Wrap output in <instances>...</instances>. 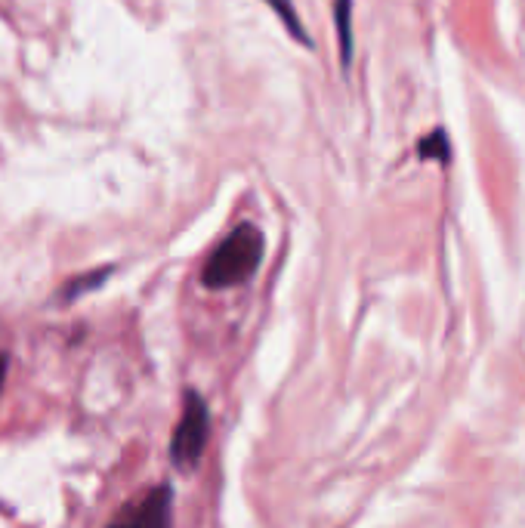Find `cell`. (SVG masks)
<instances>
[{"instance_id": "6da1fadb", "label": "cell", "mask_w": 525, "mask_h": 528, "mask_svg": "<svg viewBox=\"0 0 525 528\" xmlns=\"http://www.w3.org/2000/svg\"><path fill=\"white\" fill-rule=\"evenodd\" d=\"M266 251L263 232L257 226H238L217 251L211 253L204 272H201V282L211 291H223V288H238L244 284L251 276L257 272Z\"/></svg>"}, {"instance_id": "7a4b0ae2", "label": "cell", "mask_w": 525, "mask_h": 528, "mask_svg": "<svg viewBox=\"0 0 525 528\" xmlns=\"http://www.w3.org/2000/svg\"><path fill=\"white\" fill-rule=\"evenodd\" d=\"M207 436H211V414H207L204 399L195 393L186 396V408L179 417L171 439V458L179 469H192L204 454Z\"/></svg>"}, {"instance_id": "3957f363", "label": "cell", "mask_w": 525, "mask_h": 528, "mask_svg": "<svg viewBox=\"0 0 525 528\" xmlns=\"http://www.w3.org/2000/svg\"><path fill=\"white\" fill-rule=\"evenodd\" d=\"M108 528H171V488L161 485L146 498L133 500L112 519Z\"/></svg>"}, {"instance_id": "277c9868", "label": "cell", "mask_w": 525, "mask_h": 528, "mask_svg": "<svg viewBox=\"0 0 525 528\" xmlns=\"http://www.w3.org/2000/svg\"><path fill=\"white\" fill-rule=\"evenodd\" d=\"M334 22H337V37H340V62L343 68H349L353 62V0H334Z\"/></svg>"}, {"instance_id": "5b68a950", "label": "cell", "mask_w": 525, "mask_h": 528, "mask_svg": "<svg viewBox=\"0 0 525 528\" xmlns=\"http://www.w3.org/2000/svg\"><path fill=\"white\" fill-rule=\"evenodd\" d=\"M418 155L420 158H433V161H449L451 158V148H449V136H445V130H433L430 136H424V140L418 142Z\"/></svg>"}, {"instance_id": "8992f818", "label": "cell", "mask_w": 525, "mask_h": 528, "mask_svg": "<svg viewBox=\"0 0 525 528\" xmlns=\"http://www.w3.org/2000/svg\"><path fill=\"white\" fill-rule=\"evenodd\" d=\"M263 4H266V6H272V10L278 12V19H282V22H284V28H288L290 35L297 37V41H303V44H306V47H309V44H313V41H309L306 31H303V25H300V19H297L294 6H290V0H263Z\"/></svg>"}, {"instance_id": "52a82bcc", "label": "cell", "mask_w": 525, "mask_h": 528, "mask_svg": "<svg viewBox=\"0 0 525 528\" xmlns=\"http://www.w3.org/2000/svg\"><path fill=\"white\" fill-rule=\"evenodd\" d=\"M6 364H10L6 356H0V387H4V380H6Z\"/></svg>"}]
</instances>
